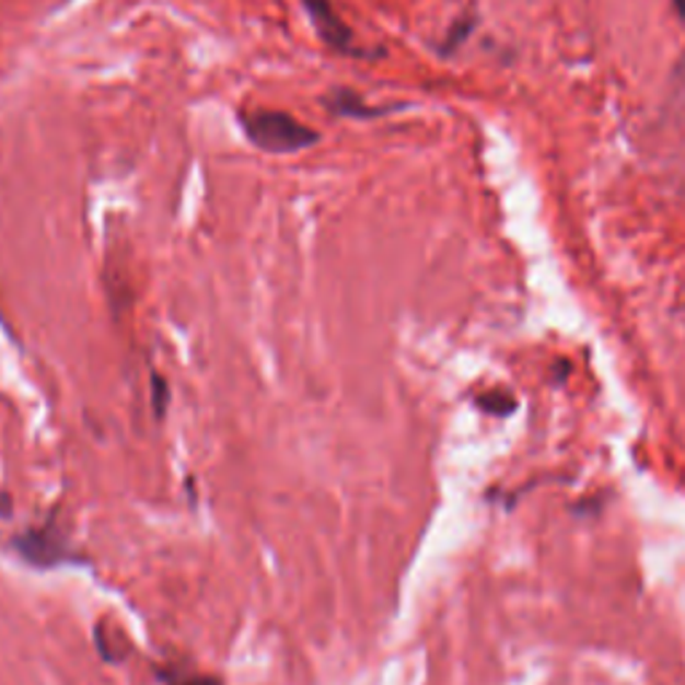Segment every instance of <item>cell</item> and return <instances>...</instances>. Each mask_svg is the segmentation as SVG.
Masks as SVG:
<instances>
[{
    "label": "cell",
    "mask_w": 685,
    "mask_h": 685,
    "mask_svg": "<svg viewBox=\"0 0 685 685\" xmlns=\"http://www.w3.org/2000/svg\"><path fill=\"white\" fill-rule=\"evenodd\" d=\"M16 555H22L35 568H54L59 562H73L76 555L68 549V541L59 536L57 525L46 522V527H30L11 541Z\"/></svg>",
    "instance_id": "cell-2"
},
{
    "label": "cell",
    "mask_w": 685,
    "mask_h": 685,
    "mask_svg": "<svg viewBox=\"0 0 685 685\" xmlns=\"http://www.w3.org/2000/svg\"><path fill=\"white\" fill-rule=\"evenodd\" d=\"M177 685H220V683L212 681V677H194V681H185V683H177Z\"/></svg>",
    "instance_id": "cell-6"
},
{
    "label": "cell",
    "mask_w": 685,
    "mask_h": 685,
    "mask_svg": "<svg viewBox=\"0 0 685 685\" xmlns=\"http://www.w3.org/2000/svg\"><path fill=\"white\" fill-rule=\"evenodd\" d=\"M303 5L305 11H309L311 22H314L318 38H322L329 49L338 54H348V57L359 54L357 46H353L351 27L342 22V16L335 11V5L329 3V0H303Z\"/></svg>",
    "instance_id": "cell-3"
},
{
    "label": "cell",
    "mask_w": 685,
    "mask_h": 685,
    "mask_svg": "<svg viewBox=\"0 0 685 685\" xmlns=\"http://www.w3.org/2000/svg\"><path fill=\"white\" fill-rule=\"evenodd\" d=\"M324 102H327L329 113H335V116H342V118H375V116H383V113L394 111V107L368 105V102L359 97L357 92H351V89H335V92L329 94Z\"/></svg>",
    "instance_id": "cell-4"
},
{
    "label": "cell",
    "mask_w": 685,
    "mask_h": 685,
    "mask_svg": "<svg viewBox=\"0 0 685 685\" xmlns=\"http://www.w3.org/2000/svg\"><path fill=\"white\" fill-rule=\"evenodd\" d=\"M468 30H472V25H468V22H464V25H458V27H455V30H453V33H450V35H448V40H444V49H442V51H444V54H448V51H453V49H455V46H458V44H461V40H464V38H466V35H468Z\"/></svg>",
    "instance_id": "cell-5"
},
{
    "label": "cell",
    "mask_w": 685,
    "mask_h": 685,
    "mask_svg": "<svg viewBox=\"0 0 685 685\" xmlns=\"http://www.w3.org/2000/svg\"><path fill=\"white\" fill-rule=\"evenodd\" d=\"M246 140L266 153H298L318 142V131L281 111H242L239 113Z\"/></svg>",
    "instance_id": "cell-1"
}]
</instances>
